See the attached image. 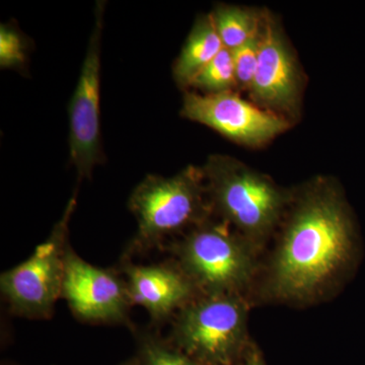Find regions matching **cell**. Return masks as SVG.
Returning <instances> with one entry per match:
<instances>
[{
  "label": "cell",
  "mask_w": 365,
  "mask_h": 365,
  "mask_svg": "<svg viewBox=\"0 0 365 365\" xmlns=\"http://www.w3.org/2000/svg\"><path fill=\"white\" fill-rule=\"evenodd\" d=\"M259 34L248 42L232 50L237 86H241L246 90L251 88L258 66Z\"/></svg>",
  "instance_id": "16"
},
{
  "label": "cell",
  "mask_w": 365,
  "mask_h": 365,
  "mask_svg": "<svg viewBox=\"0 0 365 365\" xmlns=\"http://www.w3.org/2000/svg\"><path fill=\"white\" fill-rule=\"evenodd\" d=\"M235 365H266L264 359H262L260 353L255 351L247 354L242 362H237Z\"/></svg>",
  "instance_id": "18"
},
{
  "label": "cell",
  "mask_w": 365,
  "mask_h": 365,
  "mask_svg": "<svg viewBox=\"0 0 365 365\" xmlns=\"http://www.w3.org/2000/svg\"><path fill=\"white\" fill-rule=\"evenodd\" d=\"M121 271L132 304L143 307L155 325L165 323L199 295L177 263L136 265L122 258Z\"/></svg>",
  "instance_id": "11"
},
{
  "label": "cell",
  "mask_w": 365,
  "mask_h": 365,
  "mask_svg": "<svg viewBox=\"0 0 365 365\" xmlns=\"http://www.w3.org/2000/svg\"><path fill=\"white\" fill-rule=\"evenodd\" d=\"M223 48L211 14L201 16L194 24L181 54L173 68L177 85L190 88L194 78L203 71Z\"/></svg>",
  "instance_id": "12"
},
{
  "label": "cell",
  "mask_w": 365,
  "mask_h": 365,
  "mask_svg": "<svg viewBox=\"0 0 365 365\" xmlns=\"http://www.w3.org/2000/svg\"><path fill=\"white\" fill-rule=\"evenodd\" d=\"M212 212L257 246L279 222L288 196L272 180L227 155H215L202 168Z\"/></svg>",
  "instance_id": "3"
},
{
  "label": "cell",
  "mask_w": 365,
  "mask_h": 365,
  "mask_svg": "<svg viewBox=\"0 0 365 365\" xmlns=\"http://www.w3.org/2000/svg\"><path fill=\"white\" fill-rule=\"evenodd\" d=\"M26 62V44L13 26L0 29V66L1 68H21Z\"/></svg>",
  "instance_id": "17"
},
{
  "label": "cell",
  "mask_w": 365,
  "mask_h": 365,
  "mask_svg": "<svg viewBox=\"0 0 365 365\" xmlns=\"http://www.w3.org/2000/svg\"><path fill=\"white\" fill-rule=\"evenodd\" d=\"M137 338L138 365H204L157 335L140 333Z\"/></svg>",
  "instance_id": "14"
},
{
  "label": "cell",
  "mask_w": 365,
  "mask_h": 365,
  "mask_svg": "<svg viewBox=\"0 0 365 365\" xmlns=\"http://www.w3.org/2000/svg\"><path fill=\"white\" fill-rule=\"evenodd\" d=\"M255 245L225 223L205 222L172 247L177 265L199 294H240L255 270Z\"/></svg>",
  "instance_id": "4"
},
{
  "label": "cell",
  "mask_w": 365,
  "mask_h": 365,
  "mask_svg": "<svg viewBox=\"0 0 365 365\" xmlns=\"http://www.w3.org/2000/svg\"><path fill=\"white\" fill-rule=\"evenodd\" d=\"M359 253V232L342 192L334 182H314L285 222L269 264L268 292L283 302L314 299L351 272Z\"/></svg>",
  "instance_id": "1"
},
{
  "label": "cell",
  "mask_w": 365,
  "mask_h": 365,
  "mask_svg": "<svg viewBox=\"0 0 365 365\" xmlns=\"http://www.w3.org/2000/svg\"><path fill=\"white\" fill-rule=\"evenodd\" d=\"M105 2L96 6L95 25L69 107V153L79 179L91 177L104 160L101 143V49Z\"/></svg>",
  "instance_id": "7"
},
{
  "label": "cell",
  "mask_w": 365,
  "mask_h": 365,
  "mask_svg": "<svg viewBox=\"0 0 365 365\" xmlns=\"http://www.w3.org/2000/svg\"><path fill=\"white\" fill-rule=\"evenodd\" d=\"M247 325L248 309L239 294H199L177 314L170 343L204 365H235Z\"/></svg>",
  "instance_id": "5"
},
{
  "label": "cell",
  "mask_w": 365,
  "mask_h": 365,
  "mask_svg": "<svg viewBox=\"0 0 365 365\" xmlns=\"http://www.w3.org/2000/svg\"><path fill=\"white\" fill-rule=\"evenodd\" d=\"M235 86L237 81L232 51L223 47L194 78L190 88H198L206 93H218L232 91Z\"/></svg>",
  "instance_id": "15"
},
{
  "label": "cell",
  "mask_w": 365,
  "mask_h": 365,
  "mask_svg": "<svg viewBox=\"0 0 365 365\" xmlns=\"http://www.w3.org/2000/svg\"><path fill=\"white\" fill-rule=\"evenodd\" d=\"M128 207L138 228L125 250V259L158 248L169 237L209 220L212 212L202 168L194 165L173 177H146L132 192Z\"/></svg>",
  "instance_id": "2"
},
{
  "label": "cell",
  "mask_w": 365,
  "mask_h": 365,
  "mask_svg": "<svg viewBox=\"0 0 365 365\" xmlns=\"http://www.w3.org/2000/svg\"><path fill=\"white\" fill-rule=\"evenodd\" d=\"M299 90V72L294 53L272 14L264 11L258 66L250 93L257 104L278 113L295 109Z\"/></svg>",
  "instance_id": "10"
},
{
  "label": "cell",
  "mask_w": 365,
  "mask_h": 365,
  "mask_svg": "<svg viewBox=\"0 0 365 365\" xmlns=\"http://www.w3.org/2000/svg\"><path fill=\"white\" fill-rule=\"evenodd\" d=\"M263 14L247 7L220 4L210 14L223 47L232 51L258 36Z\"/></svg>",
  "instance_id": "13"
},
{
  "label": "cell",
  "mask_w": 365,
  "mask_h": 365,
  "mask_svg": "<svg viewBox=\"0 0 365 365\" xmlns=\"http://www.w3.org/2000/svg\"><path fill=\"white\" fill-rule=\"evenodd\" d=\"M181 115L247 146L268 143L289 127L279 113L261 109L234 91L204 95L185 91Z\"/></svg>",
  "instance_id": "8"
},
{
  "label": "cell",
  "mask_w": 365,
  "mask_h": 365,
  "mask_svg": "<svg viewBox=\"0 0 365 365\" xmlns=\"http://www.w3.org/2000/svg\"><path fill=\"white\" fill-rule=\"evenodd\" d=\"M121 365H138V362H137L135 357H134L133 359L128 360V361L124 362Z\"/></svg>",
  "instance_id": "19"
},
{
  "label": "cell",
  "mask_w": 365,
  "mask_h": 365,
  "mask_svg": "<svg viewBox=\"0 0 365 365\" xmlns=\"http://www.w3.org/2000/svg\"><path fill=\"white\" fill-rule=\"evenodd\" d=\"M61 297L72 313L86 323H123L133 306L125 278L112 269L96 267L66 250Z\"/></svg>",
  "instance_id": "9"
},
{
  "label": "cell",
  "mask_w": 365,
  "mask_h": 365,
  "mask_svg": "<svg viewBox=\"0 0 365 365\" xmlns=\"http://www.w3.org/2000/svg\"><path fill=\"white\" fill-rule=\"evenodd\" d=\"M76 207L73 195L47 240L25 262L0 276L1 294L14 314L31 319L52 316L61 297L69 223Z\"/></svg>",
  "instance_id": "6"
}]
</instances>
